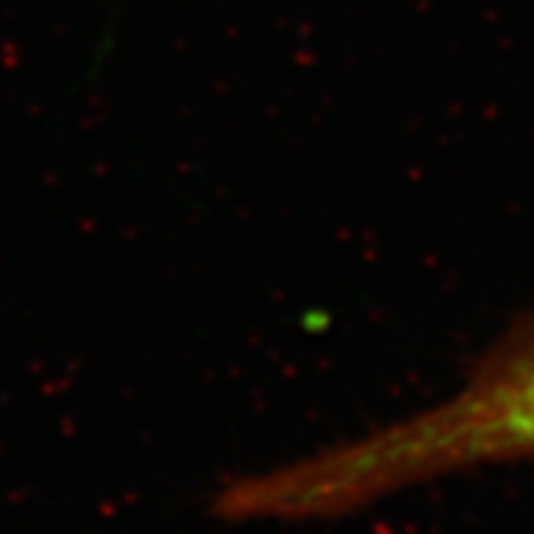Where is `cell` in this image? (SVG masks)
<instances>
[{
    "label": "cell",
    "instance_id": "cell-1",
    "mask_svg": "<svg viewBox=\"0 0 534 534\" xmlns=\"http://www.w3.org/2000/svg\"><path fill=\"white\" fill-rule=\"evenodd\" d=\"M534 466V306L511 321L431 404L315 457L339 514L487 469Z\"/></svg>",
    "mask_w": 534,
    "mask_h": 534
}]
</instances>
